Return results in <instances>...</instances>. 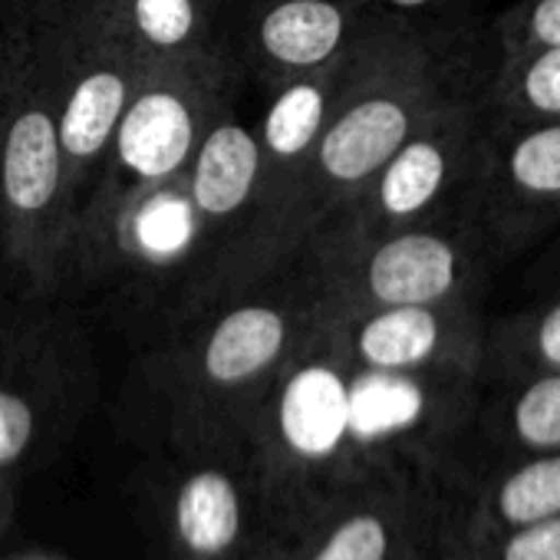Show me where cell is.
Listing matches in <instances>:
<instances>
[{
    "label": "cell",
    "mask_w": 560,
    "mask_h": 560,
    "mask_svg": "<svg viewBox=\"0 0 560 560\" xmlns=\"http://www.w3.org/2000/svg\"><path fill=\"white\" fill-rule=\"evenodd\" d=\"M465 27H386L363 54L298 182L254 231L228 241L168 294V330L288 273L314 231L337 214L435 106L468 50Z\"/></svg>",
    "instance_id": "cell-1"
},
{
    "label": "cell",
    "mask_w": 560,
    "mask_h": 560,
    "mask_svg": "<svg viewBox=\"0 0 560 560\" xmlns=\"http://www.w3.org/2000/svg\"><path fill=\"white\" fill-rule=\"evenodd\" d=\"M317 298L291 267L172 334L149 360L178 452L237 445L260 399L301 350Z\"/></svg>",
    "instance_id": "cell-2"
},
{
    "label": "cell",
    "mask_w": 560,
    "mask_h": 560,
    "mask_svg": "<svg viewBox=\"0 0 560 560\" xmlns=\"http://www.w3.org/2000/svg\"><path fill=\"white\" fill-rule=\"evenodd\" d=\"M70 214L40 0H14L0 31V273L24 301L70 284Z\"/></svg>",
    "instance_id": "cell-3"
},
{
    "label": "cell",
    "mask_w": 560,
    "mask_h": 560,
    "mask_svg": "<svg viewBox=\"0 0 560 560\" xmlns=\"http://www.w3.org/2000/svg\"><path fill=\"white\" fill-rule=\"evenodd\" d=\"M241 90L244 80L231 57L168 63L142 73L80 214L70 280L83 284L96 277L122 214L191 162L211 119Z\"/></svg>",
    "instance_id": "cell-4"
},
{
    "label": "cell",
    "mask_w": 560,
    "mask_h": 560,
    "mask_svg": "<svg viewBox=\"0 0 560 560\" xmlns=\"http://www.w3.org/2000/svg\"><path fill=\"white\" fill-rule=\"evenodd\" d=\"M491 57L494 54L481 44L468 50L425 119L402 139L380 172L314 231L304 250L360 244L462 208L488 122Z\"/></svg>",
    "instance_id": "cell-5"
},
{
    "label": "cell",
    "mask_w": 560,
    "mask_h": 560,
    "mask_svg": "<svg viewBox=\"0 0 560 560\" xmlns=\"http://www.w3.org/2000/svg\"><path fill=\"white\" fill-rule=\"evenodd\" d=\"M294 270L320 307L366 311L402 304L485 301L494 260L462 208L435 221L343 247H307Z\"/></svg>",
    "instance_id": "cell-6"
},
{
    "label": "cell",
    "mask_w": 560,
    "mask_h": 560,
    "mask_svg": "<svg viewBox=\"0 0 560 560\" xmlns=\"http://www.w3.org/2000/svg\"><path fill=\"white\" fill-rule=\"evenodd\" d=\"M93 399L80 320L57 301H0V478L54 452Z\"/></svg>",
    "instance_id": "cell-7"
},
{
    "label": "cell",
    "mask_w": 560,
    "mask_h": 560,
    "mask_svg": "<svg viewBox=\"0 0 560 560\" xmlns=\"http://www.w3.org/2000/svg\"><path fill=\"white\" fill-rule=\"evenodd\" d=\"M40 4L54 57L67 214L73 241L113 132L145 67L106 24L96 0H40Z\"/></svg>",
    "instance_id": "cell-8"
},
{
    "label": "cell",
    "mask_w": 560,
    "mask_h": 560,
    "mask_svg": "<svg viewBox=\"0 0 560 560\" xmlns=\"http://www.w3.org/2000/svg\"><path fill=\"white\" fill-rule=\"evenodd\" d=\"M439 468H389L334 491L254 560H439L448 498Z\"/></svg>",
    "instance_id": "cell-9"
},
{
    "label": "cell",
    "mask_w": 560,
    "mask_h": 560,
    "mask_svg": "<svg viewBox=\"0 0 560 560\" xmlns=\"http://www.w3.org/2000/svg\"><path fill=\"white\" fill-rule=\"evenodd\" d=\"M462 211L494 267L560 228V116L511 122L488 113Z\"/></svg>",
    "instance_id": "cell-10"
},
{
    "label": "cell",
    "mask_w": 560,
    "mask_h": 560,
    "mask_svg": "<svg viewBox=\"0 0 560 560\" xmlns=\"http://www.w3.org/2000/svg\"><path fill=\"white\" fill-rule=\"evenodd\" d=\"M314 334L360 370L485 386L488 317L481 301L366 311L317 304Z\"/></svg>",
    "instance_id": "cell-11"
},
{
    "label": "cell",
    "mask_w": 560,
    "mask_h": 560,
    "mask_svg": "<svg viewBox=\"0 0 560 560\" xmlns=\"http://www.w3.org/2000/svg\"><path fill=\"white\" fill-rule=\"evenodd\" d=\"M228 47L244 80L260 93L324 70L396 21L360 0H224Z\"/></svg>",
    "instance_id": "cell-12"
},
{
    "label": "cell",
    "mask_w": 560,
    "mask_h": 560,
    "mask_svg": "<svg viewBox=\"0 0 560 560\" xmlns=\"http://www.w3.org/2000/svg\"><path fill=\"white\" fill-rule=\"evenodd\" d=\"M165 494L168 560H254L264 540V511L244 442L182 452Z\"/></svg>",
    "instance_id": "cell-13"
},
{
    "label": "cell",
    "mask_w": 560,
    "mask_h": 560,
    "mask_svg": "<svg viewBox=\"0 0 560 560\" xmlns=\"http://www.w3.org/2000/svg\"><path fill=\"white\" fill-rule=\"evenodd\" d=\"M560 514V452L455 465L439 560H468L491 540Z\"/></svg>",
    "instance_id": "cell-14"
},
{
    "label": "cell",
    "mask_w": 560,
    "mask_h": 560,
    "mask_svg": "<svg viewBox=\"0 0 560 560\" xmlns=\"http://www.w3.org/2000/svg\"><path fill=\"white\" fill-rule=\"evenodd\" d=\"M376 37H370L363 47H357L353 54H347L343 60H337V63H330L324 70H314L307 77H298L291 83H280V86L264 93L267 96L264 100V113H260V119L254 126L257 129V152H260L257 195H254V205H250L247 218L241 221V228L228 241H234V237L254 231L257 224H264L277 211V205L288 198V191L298 182V175H301L314 142L320 139V132H324L327 119L334 116L347 83L353 80L366 47Z\"/></svg>",
    "instance_id": "cell-15"
},
{
    "label": "cell",
    "mask_w": 560,
    "mask_h": 560,
    "mask_svg": "<svg viewBox=\"0 0 560 560\" xmlns=\"http://www.w3.org/2000/svg\"><path fill=\"white\" fill-rule=\"evenodd\" d=\"M534 452H560V370L488 383V396L475 402L455 465Z\"/></svg>",
    "instance_id": "cell-16"
},
{
    "label": "cell",
    "mask_w": 560,
    "mask_h": 560,
    "mask_svg": "<svg viewBox=\"0 0 560 560\" xmlns=\"http://www.w3.org/2000/svg\"><path fill=\"white\" fill-rule=\"evenodd\" d=\"M145 70L231 57L224 0H96Z\"/></svg>",
    "instance_id": "cell-17"
},
{
    "label": "cell",
    "mask_w": 560,
    "mask_h": 560,
    "mask_svg": "<svg viewBox=\"0 0 560 560\" xmlns=\"http://www.w3.org/2000/svg\"><path fill=\"white\" fill-rule=\"evenodd\" d=\"M560 370V288L537 294L527 307L488 320L485 386Z\"/></svg>",
    "instance_id": "cell-18"
},
{
    "label": "cell",
    "mask_w": 560,
    "mask_h": 560,
    "mask_svg": "<svg viewBox=\"0 0 560 560\" xmlns=\"http://www.w3.org/2000/svg\"><path fill=\"white\" fill-rule=\"evenodd\" d=\"M488 113L511 122L560 116V47L494 54L488 73Z\"/></svg>",
    "instance_id": "cell-19"
},
{
    "label": "cell",
    "mask_w": 560,
    "mask_h": 560,
    "mask_svg": "<svg viewBox=\"0 0 560 560\" xmlns=\"http://www.w3.org/2000/svg\"><path fill=\"white\" fill-rule=\"evenodd\" d=\"M494 54L560 47V0H514L491 24Z\"/></svg>",
    "instance_id": "cell-20"
},
{
    "label": "cell",
    "mask_w": 560,
    "mask_h": 560,
    "mask_svg": "<svg viewBox=\"0 0 560 560\" xmlns=\"http://www.w3.org/2000/svg\"><path fill=\"white\" fill-rule=\"evenodd\" d=\"M468 560H560V514L517 527L491 540Z\"/></svg>",
    "instance_id": "cell-21"
},
{
    "label": "cell",
    "mask_w": 560,
    "mask_h": 560,
    "mask_svg": "<svg viewBox=\"0 0 560 560\" xmlns=\"http://www.w3.org/2000/svg\"><path fill=\"white\" fill-rule=\"evenodd\" d=\"M373 14L412 27H458L475 0H360Z\"/></svg>",
    "instance_id": "cell-22"
},
{
    "label": "cell",
    "mask_w": 560,
    "mask_h": 560,
    "mask_svg": "<svg viewBox=\"0 0 560 560\" xmlns=\"http://www.w3.org/2000/svg\"><path fill=\"white\" fill-rule=\"evenodd\" d=\"M527 284L537 288V294L550 291V288H560V234L557 241L534 260L530 273H527Z\"/></svg>",
    "instance_id": "cell-23"
},
{
    "label": "cell",
    "mask_w": 560,
    "mask_h": 560,
    "mask_svg": "<svg viewBox=\"0 0 560 560\" xmlns=\"http://www.w3.org/2000/svg\"><path fill=\"white\" fill-rule=\"evenodd\" d=\"M11 8H14V0H0V31H4V24H8Z\"/></svg>",
    "instance_id": "cell-24"
},
{
    "label": "cell",
    "mask_w": 560,
    "mask_h": 560,
    "mask_svg": "<svg viewBox=\"0 0 560 560\" xmlns=\"http://www.w3.org/2000/svg\"><path fill=\"white\" fill-rule=\"evenodd\" d=\"M14 560H60V557H47V553H21Z\"/></svg>",
    "instance_id": "cell-25"
},
{
    "label": "cell",
    "mask_w": 560,
    "mask_h": 560,
    "mask_svg": "<svg viewBox=\"0 0 560 560\" xmlns=\"http://www.w3.org/2000/svg\"><path fill=\"white\" fill-rule=\"evenodd\" d=\"M8 294H11V291H8V284H4V273H0V301H4Z\"/></svg>",
    "instance_id": "cell-26"
},
{
    "label": "cell",
    "mask_w": 560,
    "mask_h": 560,
    "mask_svg": "<svg viewBox=\"0 0 560 560\" xmlns=\"http://www.w3.org/2000/svg\"><path fill=\"white\" fill-rule=\"evenodd\" d=\"M8 18H11V14H8Z\"/></svg>",
    "instance_id": "cell-27"
}]
</instances>
